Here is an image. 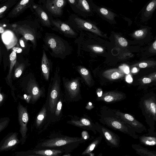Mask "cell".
I'll list each match as a JSON object with an SVG mask.
<instances>
[{
  "mask_svg": "<svg viewBox=\"0 0 156 156\" xmlns=\"http://www.w3.org/2000/svg\"><path fill=\"white\" fill-rule=\"evenodd\" d=\"M59 72V69H56L54 76L51 78L48 89L45 103L48 111V118H52L61 92L60 76Z\"/></svg>",
  "mask_w": 156,
  "mask_h": 156,
  "instance_id": "1",
  "label": "cell"
},
{
  "mask_svg": "<svg viewBox=\"0 0 156 156\" xmlns=\"http://www.w3.org/2000/svg\"><path fill=\"white\" fill-rule=\"evenodd\" d=\"M102 123L109 127L127 134L134 139L138 138L139 136L135 131L120 119L113 117H105Z\"/></svg>",
  "mask_w": 156,
  "mask_h": 156,
  "instance_id": "2",
  "label": "cell"
},
{
  "mask_svg": "<svg viewBox=\"0 0 156 156\" xmlns=\"http://www.w3.org/2000/svg\"><path fill=\"white\" fill-rule=\"evenodd\" d=\"M66 97L69 100L76 101L80 97V77L69 80L63 78Z\"/></svg>",
  "mask_w": 156,
  "mask_h": 156,
  "instance_id": "3",
  "label": "cell"
},
{
  "mask_svg": "<svg viewBox=\"0 0 156 156\" xmlns=\"http://www.w3.org/2000/svg\"><path fill=\"white\" fill-rule=\"evenodd\" d=\"M18 120L20 126L19 132L21 135V144H24L27 138L28 131L27 125L29 120V116L27 109L19 102L17 106Z\"/></svg>",
  "mask_w": 156,
  "mask_h": 156,
  "instance_id": "4",
  "label": "cell"
},
{
  "mask_svg": "<svg viewBox=\"0 0 156 156\" xmlns=\"http://www.w3.org/2000/svg\"><path fill=\"white\" fill-rule=\"evenodd\" d=\"M45 44L51 50L53 53L61 56L66 51L67 47L64 42L58 36L48 34L45 37Z\"/></svg>",
  "mask_w": 156,
  "mask_h": 156,
  "instance_id": "5",
  "label": "cell"
},
{
  "mask_svg": "<svg viewBox=\"0 0 156 156\" xmlns=\"http://www.w3.org/2000/svg\"><path fill=\"white\" fill-rule=\"evenodd\" d=\"M95 129L104 138L108 146L115 148L120 147V137L117 134L97 122L95 124Z\"/></svg>",
  "mask_w": 156,
  "mask_h": 156,
  "instance_id": "6",
  "label": "cell"
},
{
  "mask_svg": "<svg viewBox=\"0 0 156 156\" xmlns=\"http://www.w3.org/2000/svg\"><path fill=\"white\" fill-rule=\"evenodd\" d=\"M27 94L31 97L30 103L34 104L41 97L45 96L44 87H40L34 77H31L28 80L26 88Z\"/></svg>",
  "mask_w": 156,
  "mask_h": 156,
  "instance_id": "7",
  "label": "cell"
},
{
  "mask_svg": "<svg viewBox=\"0 0 156 156\" xmlns=\"http://www.w3.org/2000/svg\"><path fill=\"white\" fill-rule=\"evenodd\" d=\"M115 114L121 120L132 128L136 132L140 133L147 131L146 127L132 115L119 111H116Z\"/></svg>",
  "mask_w": 156,
  "mask_h": 156,
  "instance_id": "8",
  "label": "cell"
},
{
  "mask_svg": "<svg viewBox=\"0 0 156 156\" xmlns=\"http://www.w3.org/2000/svg\"><path fill=\"white\" fill-rule=\"evenodd\" d=\"M21 142L20 139L18 137V133H9L0 142V152L11 150L17 147Z\"/></svg>",
  "mask_w": 156,
  "mask_h": 156,
  "instance_id": "9",
  "label": "cell"
},
{
  "mask_svg": "<svg viewBox=\"0 0 156 156\" xmlns=\"http://www.w3.org/2000/svg\"><path fill=\"white\" fill-rule=\"evenodd\" d=\"M83 139L82 137H56L45 140L41 144L40 146L42 147H55L75 142L82 141Z\"/></svg>",
  "mask_w": 156,
  "mask_h": 156,
  "instance_id": "10",
  "label": "cell"
},
{
  "mask_svg": "<svg viewBox=\"0 0 156 156\" xmlns=\"http://www.w3.org/2000/svg\"><path fill=\"white\" fill-rule=\"evenodd\" d=\"M73 20L77 28L90 31L101 37L105 36L98 27L91 23L77 17Z\"/></svg>",
  "mask_w": 156,
  "mask_h": 156,
  "instance_id": "11",
  "label": "cell"
},
{
  "mask_svg": "<svg viewBox=\"0 0 156 156\" xmlns=\"http://www.w3.org/2000/svg\"><path fill=\"white\" fill-rule=\"evenodd\" d=\"M66 3V1L64 0H48L47 1L46 7L48 10L52 14L60 15Z\"/></svg>",
  "mask_w": 156,
  "mask_h": 156,
  "instance_id": "12",
  "label": "cell"
},
{
  "mask_svg": "<svg viewBox=\"0 0 156 156\" xmlns=\"http://www.w3.org/2000/svg\"><path fill=\"white\" fill-rule=\"evenodd\" d=\"M13 30L18 34L22 35L26 40H30L34 45L36 44V37L33 32L26 27L15 24L12 25Z\"/></svg>",
  "mask_w": 156,
  "mask_h": 156,
  "instance_id": "13",
  "label": "cell"
},
{
  "mask_svg": "<svg viewBox=\"0 0 156 156\" xmlns=\"http://www.w3.org/2000/svg\"><path fill=\"white\" fill-rule=\"evenodd\" d=\"M51 22L59 31L67 37H74L77 36L76 32L64 22L57 20H51Z\"/></svg>",
  "mask_w": 156,
  "mask_h": 156,
  "instance_id": "14",
  "label": "cell"
},
{
  "mask_svg": "<svg viewBox=\"0 0 156 156\" xmlns=\"http://www.w3.org/2000/svg\"><path fill=\"white\" fill-rule=\"evenodd\" d=\"M124 97V95L122 93L112 91L104 93L98 99L107 102H112L120 101Z\"/></svg>",
  "mask_w": 156,
  "mask_h": 156,
  "instance_id": "15",
  "label": "cell"
},
{
  "mask_svg": "<svg viewBox=\"0 0 156 156\" xmlns=\"http://www.w3.org/2000/svg\"><path fill=\"white\" fill-rule=\"evenodd\" d=\"M10 60V68L8 73L7 75L5 80L7 84L11 88L12 91V94H13V97L16 99L15 97L14 96V89L12 84V72L13 68L16 62V53L12 51L9 55Z\"/></svg>",
  "mask_w": 156,
  "mask_h": 156,
  "instance_id": "16",
  "label": "cell"
},
{
  "mask_svg": "<svg viewBox=\"0 0 156 156\" xmlns=\"http://www.w3.org/2000/svg\"><path fill=\"white\" fill-rule=\"evenodd\" d=\"M69 123L77 126L91 130L94 134H96V131L95 129V124L87 119L82 118L79 119L72 120L69 121Z\"/></svg>",
  "mask_w": 156,
  "mask_h": 156,
  "instance_id": "17",
  "label": "cell"
},
{
  "mask_svg": "<svg viewBox=\"0 0 156 156\" xmlns=\"http://www.w3.org/2000/svg\"><path fill=\"white\" fill-rule=\"evenodd\" d=\"M26 154L38 155L43 156H60L62 153L60 150L55 149H43L22 151Z\"/></svg>",
  "mask_w": 156,
  "mask_h": 156,
  "instance_id": "18",
  "label": "cell"
},
{
  "mask_svg": "<svg viewBox=\"0 0 156 156\" xmlns=\"http://www.w3.org/2000/svg\"><path fill=\"white\" fill-rule=\"evenodd\" d=\"M3 42L7 49L13 47L17 42V38L14 34L11 31H7L2 34Z\"/></svg>",
  "mask_w": 156,
  "mask_h": 156,
  "instance_id": "19",
  "label": "cell"
},
{
  "mask_svg": "<svg viewBox=\"0 0 156 156\" xmlns=\"http://www.w3.org/2000/svg\"><path fill=\"white\" fill-rule=\"evenodd\" d=\"M102 75L106 78L110 80H114L123 77L124 73L118 69H112L104 71Z\"/></svg>",
  "mask_w": 156,
  "mask_h": 156,
  "instance_id": "20",
  "label": "cell"
},
{
  "mask_svg": "<svg viewBox=\"0 0 156 156\" xmlns=\"http://www.w3.org/2000/svg\"><path fill=\"white\" fill-rule=\"evenodd\" d=\"M41 66L43 77L46 80L48 81L51 69L50 63L44 50L43 51Z\"/></svg>",
  "mask_w": 156,
  "mask_h": 156,
  "instance_id": "21",
  "label": "cell"
},
{
  "mask_svg": "<svg viewBox=\"0 0 156 156\" xmlns=\"http://www.w3.org/2000/svg\"><path fill=\"white\" fill-rule=\"evenodd\" d=\"M77 69L86 84L90 87L92 86L94 83V82L89 71L82 66L77 67Z\"/></svg>",
  "mask_w": 156,
  "mask_h": 156,
  "instance_id": "22",
  "label": "cell"
},
{
  "mask_svg": "<svg viewBox=\"0 0 156 156\" xmlns=\"http://www.w3.org/2000/svg\"><path fill=\"white\" fill-rule=\"evenodd\" d=\"M131 146L136 153L140 156H156V151H150L139 144H132Z\"/></svg>",
  "mask_w": 156,
  "mask_h": 156,
  "instance_id": "23",
  "label": "cell"
},
{
  "mask_svg": "<svg viewBox=\"0 0 156 156\" xmlns=\"http://www.w3.org/2000/svg\"><path fill=\"white\" fill-rule=\"evenodd\" d=\"M144 105L146 112L152 116L155 120L156 115L155 102L152 99H147L144 101Z\"/></svg>",
  "mask_w": 156,
  "mask_h": 156,
  "instance_id": "24",
  "label": "cell"
},
{
  "mask_svg": "<svg viewBox=\"0 0 156 156\" xmlns=\"http://www.w3.org/2000/svg\"><path fill=\"white\" fill-rule=\"evenodd\" d=\"M156 136L147 135L146 134L139 136L140 142L142 144L147 146H154L156 144Z\"/></svg>",
  "mask_w": 156,
  "mask_h": 156,
  "instance_id": "25",
  "label": "cell"
},
{
  "mask_svg": "<svg viewBox=\"0 0 156 156\" xmlns=\"http://www.w3.org/2000/svg\"><path fill=\"white\" fill-rule=\"evenodd\" d=\"M48 111L46 106L44 104L36 117L35 124L37 127H39L48 118Z\"/></svg>",
  "mask_w": 156,
  "mask_h": 156,
  "instance_id": "26",
  "label": "cell"
},
{
  "mask_svg": "<svg viewBox=\"0 0 156 156\" xmlns=\"http://www.w3.org/2000/svg\"><path fill=\"white\" fill-rule=\"evenodd\" d=\"M102 137V136L100 135L94 139L82 153V155H85L90 154L91 152L100 143Z\"/></svg>",
  "mask_w": 156,
  "mask_h": 156,
  "instance_id": "27",
  "label": "cell"
},
{
  "mask_svg": "<svg viewBox=\"0 0 156 156\" xmlns=\"http://www.w3.org/2000/svg\"><path fill=\"white\" fill-rule=\"evenodd\" d=\"M35 9L43 23L45 26L50 27V21L45 12L39 7L36 6Z\"/></svg>",
  "mask_w": 156,
  "mask_h": 156,
  "instance_id": "28",
  "label": "cell"
},
{
  "mask_svg": "<svg viewBox=\"0 0 156 156\" xmlns=\"http://www.w3.org/2000/svg\"><path fill=\"white\" fill-rule=\"evenodd\" d=\"M30 1L29 0L20 1L11 12V15L16 16L19 14L27 8Z\"/></svg>",
  "mask_w": 156,
  "mask_h": 156,
  "instance_id": "29",
  "label": "cell"
},
{
  "mask_svg": "<svg viewBox=\"0 0 156 156\" xmlns=\"http://www.w3.org/2000/svg\"><path fill=\"white\" fill-rule=\"evenodd\" d=\"M63 101V94L61 91L60 96L56 105L55 109L52 117V118L55 119H58L61 117L62 110Z\"/></svg>",
  "mask_w": 156,
  "mask_h": 156,
  "instance_id": "30",
  "label": "cell"
},
{
  "mask_svg": "<svg viewBox=\"0 0 156 156\" xmlns=\"http://www.w3.org/2000/svg\"><path fill=\"white\" fill-rule=\"evenodd\" d=\"M156 65V62L152 60H144L136 63L131 66V67H136L140 68L153 67Z\"/></svg>",
  "mask_w": 156,
  "mask_h": 156,
  "instance_id": "31",
  "label": "cell"
},
{
  "mask_svg": "<svg viewBox=\"0 0 156 156\" xmlns=\"http://www.w3.org/2000/svg\"><path fill=\"white\" fill-rule=\"evenodd\" d=\"M25 68V65L23 63H19L16 62L15 65V69L13 77L16 79L19 77L22 74Z\"/></svg>",
  "mask_w": 156,
  "mask_h": 156,
  "instance_id": "32",
  "label": "cell"
},
{
  "mask_svg": "<svg viewBox=\"0 0 156 156\" xmlns=\"http://www.w3.org/2000/svg\"><path fill=\"white\" fill-rule=\"evenodd\" d=\"M76 6L81 11L85 12H89L90 9L88 2L85 0H76Z\"/></svg>",
  "mask_w": 156,
  "mask_h": 156,
  "instance_id": "33",
  "label": "cell"
},
{
  "mask_svg": "<svg viewBox=\"0 0 156 156\" xmlns=\"http://www.w3.org/2000/svg\"><path fill=\"white\" fill-rule=\"evenodd\" d=\"M148 30L147 28H144L136 30L132 34V36L137 40L144 38L147 35Z\"/></svg>",
  "mask_w": 156,
  "mask_h": 156,
  "instance_id": "34",
  "label": "cell"
},
{
  "mask_svg": "<svg viewBox=\"0 0 156 156\" xmlns=\"http://www.w3.org/2000/svg\"><path fill=\"white\" fill-rule=\"evenodd\" d=\"M99 12L107 19L112 20L115 17V14L108 10L104 8H100L98 9Z\"/></svg>",
  "mask_w": 156,
  "mask_h": 156,
  "instance_id": "35",
  "label": "cell"
},
{
  "mask_svg": "<svg viewBox=\"0 0 156 156\" xmlns=\"http://www.w3.org/2000/svg\"><path fill=\"white\" fill-rule=\"evenodd\" d=\"M156 7V0L151 2L146 7L144 13L145 15L147 17L153 12Z\"/></svg>",
  "mask_w": 156,
  "mask_h": 156,
  "instance_id": "36",
  "label": "cell"
},
{
  "mask_svg": "<svg viewBox=\"0 0 156 156\" xmlns=\"http://www.w3.org/2000/svg\"><path fill=\"white\" fill-rule=\"evenodd\" d=\"M114 35L115 42L119 45L123 47L128 45V42L126 39L119 35L115 34Z\"/></svg>",
  "mask_w": 156,
  "mask_h": 156,
  "instance_id": "37",
  "label": "cell"
},
{
  "mask_svg": "<svg viewBox=\"0 0 156 156\" xmlns=\"http://www.w3.org/2000/svg\"><path fill=\"white\" fill-rule=\"evenodd\" d=\"M10 121V118L9 117L0 118V133L7 127Z\"/></svg>",
  "mask_w": 156,
  "mask_h": 156,
  "instance_id": "38",
  "label": "cell"
},
{
  "mask_svg": "<svg viewBox=\"0 0 156 156\" xmlns=\"http://www.w3.org/2000/svg\"><path fill=\"white\" fill-rule=\"evenodd\" d=\"M89 48L93 52L97 54H101L104 51V48L101 46L92 45L88 46Z\"/></svg>",
  "mask_w": 156,
  "mask_h": 156,
  "instance_id": "39",
  "label": "cell"
},
{
  "mask_svg": "<svg viewBox=\"0 0 156 156\" xmlns=\"http://www.w3.org/2000/svg\"><path fill=\"white\" fill-rule=\"evenodd\" d=\"M12 156H43L38 155H32L25 154L22 151L16 152Z\"/></svg>",
  "mask_w": 156,
  "mask_h": 156,
  "instance_id": "40",
  "label": "cell"
},
{
  "mask_svg": "<svg viewBox=\"0 0 156 156\" xmlns=\"http://www.w3.org/2000/svg\"><path fill=\"white\" fill-rule=\"evenodd\" d=\"M150 52L155 54L156 53V40H155L154 42L149 49Z\"/></svg>",
  "mask_w": 156,
  "mask_h": 156,
  "instance_id": "41",
  "label": "cell"
},
{
  "mask_svg": "<svg viewBox=\"0 0 156 156\" xmlns=\"http://www.w3.org/2000/svg\"><path fill=\"white\" fill-rule=\"evenodd\" d=\"M26 40L23 37H21L19 40V43L20 46L23 48L26 47Z\"/></svg>",
  "mask_w": 156,
  "mask_h": 156,
  "instance_id": "42",
  "label": "cell"
},
{
  "mask_svg": "<svg viewBox=\"0 0 156 156\" xmlns=\"http://www.w3.org/2000/svg\"><path fill=\"white\" fill-rule=\"evenodd\" d=\"M142 82L144 84L149 83L153 82L152 80L150 78L147 77H144L142 79Z\"/></svg>",
  "mask_w": 156,
  "mask_h": 156,
  "instance_id": "43",
  "label": "cell"
},
{
  "mask_svg": "<svg viewBox=\"0 0 156 156\" xmlns=\"http://www.w3.org/2000/svg\"><path fill=\"white\" fill-rule=\"evenodd\" d=\"M148 77L151 79L153 81H156V72L153 73L148 75L147 76Z\"/></svg>",
  "mask_w": 156,
  "mask_h": 156,
  "instance_id": "44",
  "label": "cell"
},
{
  "mask_svg": "<svg viewBox=\"0 0 156 156\" xmlns=\"http://www.w3.org/2000/svg\"><path fill=\"white\" fill-rule=\"evenodd\" d=\"M4 94L1 92V87H0V106L2 104L5 99Z\"/></svg>",
  "mask_w": 156,
  "mask_h": 156,
  "instance_id": "45",
  "label": "cell"
},
{
  "mask_svg": "<svg viewBox=\"0 0 156 156\" xmlns=\"http://www.w3.org/2000/svg\"><path fill=\"white\" fill-rule=\"evenodd\" d=\"M23 98L28 103H29L30 102H31V97L29 95L27 94L24 95L23 97Z\"/></svg>",
  "mask_w": 156,
  "mask_h": 156,
  "instance_id": "46",
  "label": "cell"
},
{
  "mask_svg": "<svg viewBox=\"0 0 156 156\" xmlns=\"http://www.w3.org/2000/svg\"><path fill=\"white\" fill-rule=\"evenodd\" d=\"M12 51L17 53H20L22 52V49L18 47H14L12 48Z\"/></svg>",
  "mask_w": 156,
  "mask_h": 156,
  "instance_id": "47",
  "label": "cell"
},
{
  "mask_svg": "<svg viewBox=\"0 0 156 156\" xmlns=\"http://www.w3.org/2000/svg\"><path fill=\"white\" fill-rule=\"evenodd\" d=\"M5 25L2 23H0V34L3 33L5 32Z\"/></svg>",
  "mask_w": 156,
  "mask_h": 156,
  "instance_id": "48",
  "label": "cell"
},
{
  "mask_svg": "<svg viewBox=\"0 0 156 156\" xmlns=\"http://www.w3.org/2000/svg\"><path fill=\"white\" fill-rule=\"evenodd\" d=\"M7 9V7L6 6H4L0 8V17L4 12Z\"/></svg>",
  "mask_w": 156,
  "mask_h": 156,
  "instance_id": "49",
  "label": "cell"
},
{
  "mask_svg": "<svg viewBox=\"0 0 156 156\" xmlns=\"http://www.w3.org/2000/svg\"><path fill=\"white\" fill-rule=\"evenodd\" d=\"M68 1L71 4H74L76 2L75 0H68Z\"/></svg>",
  "mask_w": 156,
  "mask_h": 156,
  "instance_id": "50",
  "label": "cell"
},
{
  "mask_svg": "<svg viewBox=\"0 0 156 156\" xmlns=\"http://www.w3.org/2000/svg\"><path fill=\"white\" fill-rule=\"evenodd\" d=\"M97 156H103V154H102L101 153H100Z\"/></svg>",
  "mask_w": 156,
  "mask_h": 156,
  "instance_id": "51",
  "label": "cell"
},
{
  "mask_svg": "<svg viewBox=\"0 0 156 156\" xmlns=\"http://www.w3.org/2000/svg\"><path fill=\"white\" fill-rule=\"evenodd\" d=\"M1 47H0V57H1Z\"/></svg>",
  "mask_w": 156,
  "mask_h": 156,
  "instance_id": "52",
  "label": "cell"
},
{
  "mask_svg": "<svg viewBox=\"0 0 156 156\" xmlns=\"http://www.w3.org/2000/svg\"><path fill=\"white\" fill-rule=\"evenodd\" d=\"M122 156H130L129 155H123Z\"/></svg>",
  "mask_w": 156,
  "mask_h": 156,
  "instance_id": "53",
  "label": "cell"
},
{
  "mask_svg": "<svg viewBox=\"0 0 156 156\" xmlns=\"http://www.w3.org/2000/svg\"></svg>",
  "mask_w": 156,
  "mask_h": 156,
  "instance_id": "54",
  "label": "cell"
}]
</instances>
